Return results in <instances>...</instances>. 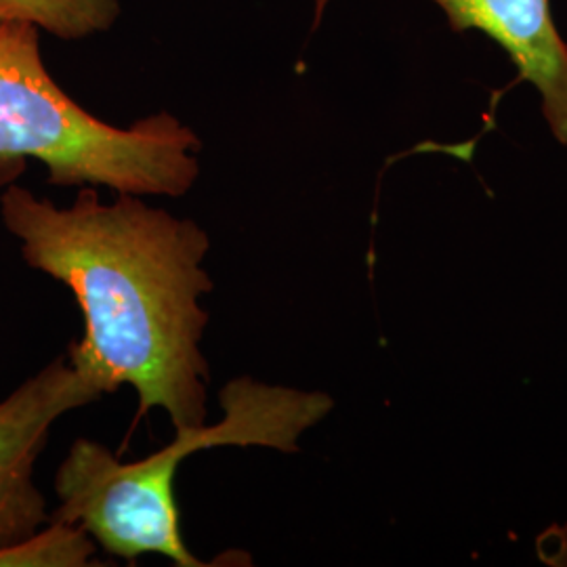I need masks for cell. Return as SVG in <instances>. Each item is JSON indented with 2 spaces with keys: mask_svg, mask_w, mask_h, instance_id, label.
Wrapping results in <instances>:
<instances>
[{
  "mask_svg": "<svg viewBox=\"0 0 567 567\" xmlns=\"http://www.w3.org/2000/svg\"><path fill=\"white\" fill-rule=\"evenodd\" d=\"M0 217L32 269L68 286L84 316L72 364L114 393L131 385L140 412L161 408L175 429L204 425L208 364L200 351L213 290L203 227L152 208L135 194L103 204L84 185L60 208L11 183Z\"/></svg>",
  "mask_w": 567,
  "mask_h": 567,
  "instance_id": "1",
  "label": "cell"
},
{
  "mask_svg": "<svg viewBox=\"0 0 567 567\" xmlns=\"http://www.w3.org/2000/svg\"><path fill=\"white\" fill-rule=\"evenodd\" d=\"M224 419L215 425L179 426L168 446L121 463L102 444L76 440L55 475L60 507L51 519L82 527L103 550L121 559L163 555L175 566H204L185 547L175 496L177 468L189 454L219 446H261L299 452V440L332 412L324 391L265 385L234 379L219 393Z\"/></svg>",
  "mask_w": 567,
  "mask_h": 567,
  "instance_id": "2",
  "label": "cell"
},
{
  "mask_svg": "<svg viewBox=\"0 0 567 567\" xmlns=\"http://www.w3.org/2000/svg\"><path fill=\"white\" fill-rule=\"evenodd\" d=\"M196 133L168 114L118 128L63 93L42 61L39 25H0V187L39 161L60 187L107 185L118 194L183 196L198 179Z\"/></svg>",
  "mask_w": 567,
  "mask_h": 567,
  "instance_id": "3",
  "label": "cell"
},
{
  "mask_svg": "<svg viewBox=\"0 0 567 567\" xmlns=\"http://www.w3.org/2000/svg\"><path fill=\"white\" fill-rule=\"evenodd\" d=\"M100 383L70 355H60L0 402V548L39 532L47 498L34 484V466L53 423L100 400Z\"/></svg>",
  "mask_w": 567,
  "mask_h": 567,
  "instance_id": "4",
  "label": "cell"
},
{
  "mask_svg": "<svg viewBox=\"0 0 567 567\" xmlns=\"http://www.w3.org/2000/svg\"><path fill=\"white\" fill-rule=\"evenodd\" d=\"M452 32L482 30L507 51L519 72L540 93L543 116L555 142L567 145V42L561 39L550 0H433ZM328 0H316V23Z\"/></svg>",
  "mask_w": 567,
  "mask_h": 567,
  "instance_id": "5",
  "label": "cell"
},
{
  "mask_svg": "<svg viewBox=\"0 0 567 567\" xmlns=\"http://www.w3.org/2000/svg\"><path fill=\"white\" fill-rule=\"evenodd\" d=\"M0 9L65 41L107 30L121 11L118 0H0Z\"/></svg>",
  "mask_w": 567,
  "mask_h": 567,
  "instance_id": "6",
  "label": "cell"
},
{
  "mask_svg": "<svg viewBox=\"0 0 567 567\" xmlns=\"http://www.w3.org/2000/svg\"><path fill=\"white\" fill-rule=\"evenodd\" d=\"M95 553V540L74 524L51 519L32 536L0 548V567L86 566Z\"/></svg>",
  "mask_w": 567,
  "mask_h": 567,
  "instance_id": "7",
  "label": "cell"
},
{
  "mask_svg": "<svg viewBox=\"0 0 567 567\" xmlns=\"http://www.w3.org/2000/svg\"><path fill=\"white\" fill-rule=\"evenodd\" d=\"M534 548L543 566L567 567V522L550 524L538 532Z\"/></svg>",
  "mask_w": 567,
  "mask_h": 567,
  "instance_id": "8",
  "label": "cell"
},
{
  "mask_svg": "<svg viewBox=\"0 0 567 567\" xmlns=\"http://www.w3.org/2000/svg\"><path fill=\"white\" fill-rule=\"evenodd\" d=\"M7 20H11V18H7V13L0 9V25H2V23H4Z\"/></svg>",
  "mask_w": 567,
  "mask_h": 567,
  "instance_id": "9",
  "label": "cell"
}]
</instances>
